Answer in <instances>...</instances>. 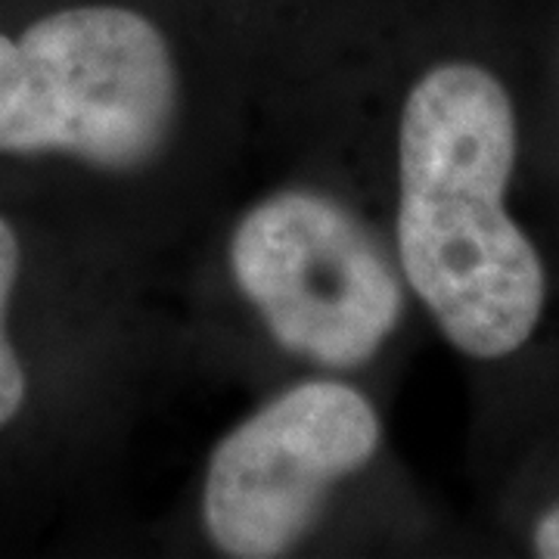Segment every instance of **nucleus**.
I'll list each match as a JSON object with an SVG mask.
<instances>
[{
  "instance_id": "obj_1",
  "label": "nucleus",
  "mask_w": 559,
  "mask_h": 559,
  "mask_svg": "<svg viewBox=\"0 0 559 559\" xmlns=\"http://www.w3.org/2000/svg\"><path fill=\"white\" fill-rule=\"evenodd\" d=\"M516 116L491 72L448 62L419 81L401 116L399 249L414 293L463 355L522 348L547 296L544 264L503 193Z\"/></svg>"
},
{
  "instance_id": "obj_2",
  "label": "nucleus",
  "mask_w": 559,
  "mask_h": 559,
  "mask_svg": "<svg viewBox=\"0 0 559 559\" xmlns=\"http://www.w3.org/2000/svg\"><path fill=\"white\" fill-rule=\"evenodd\" d=\"M178 72L159 28L121 7H72L0 35V153H66L131 171L162 153Z\"/></svg>"
},
{
  "instance_id": "obj_3",
  "label": "nucleus",
  "mask_w": 559,
  "mask_h": 559,
  "mask_svg": "<svg viewBox=\"0 0 559 559\" xmlns=\"http://www.w3.org/2000/svg\"><path fill=\"white\" fill-rule=\"evenodd\" d=\"M234 277L271 336L299 358L352 370L373 358L401 318V283L380 246L342 205L280 193L240 221Z\"/></svg>"
},
{
  "instance_id": "obj_4",
  "label": "nucleus",
  "mask_w": 559,
  "mask_h": 559,
  "mask_svg": "<svg viewBox=\"0 0 559 559\" xmlns=\"http://www.w3.org/2000/svg\"><path fill=\"white\" fill-rule=\"evenodd\" d=\"M377 448L370 401L342 382H305L221 441L202 495L205 528L227 557H283L308 535L330 488Z\"/></svg>"
},
{
  "instance_id": "obj_5",
  "label": "nucleus",
  "mask_w": 559,
  "mask_h": 559,
  "mask_svg": "<svg viewBox=\"0 0 559 559\" xmlns=\"http://www.w3.org/2000/svg\"><path fill=\"white\" fill-rule=\"evenodd\" d=\"M20 274V240L13 227L0 218V429L13 423L25 401V373L7 336V308Z\"/></svg>"
},
{
  "instance_id": "obj_6",
  "label": "nucleus",
  "mask_w": 559,
  "mask_h": 559,
  "mask_svg": "<svg viewBox=\"0 0 559 559\" xmlns=\"http://www.w3.org/2000/svg\"><path fill=\"white\" fill-rule=\"evenodd\" d=\"M535 554L544 559H559V507H554L535 528Z\"/></svg>"
}]
</instances>
